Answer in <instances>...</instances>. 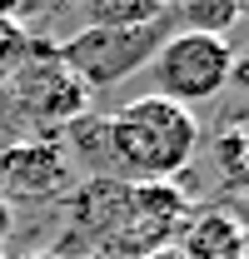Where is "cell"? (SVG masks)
<instances>
[{
  "label": "cell",
  "mask_w": 249,
  "mask_h": 259,
  "mask_svg": "<svg viewBox=\"0 0 249 259\" xmlns=\"http://www.w3.org/2000/svg\"><path fill=\"white\" fill-rule=\"evenodd\" d=\"M199 150L194 110L164 95H140L105 120V160L130 185H175Z\"/></svg>",
  "instance_id": "obj_1"
},
{
  "label": "cell",
  "mask_w": 249,
  "mask_h": 259,
  "mask_svg": "<svg viewBox=\"0 0 249 259\" xmlns=\"http://www.w3.org/2000/svg\"><path fill=\"white\" fill-rule=\"evenodd\" d=\"M145 70L155 80L150 95H164V100H175V105H185V110H194V105H204V100H215V95L229 90L234 50L219 35L175 30V35H164V45L155 50V60L145 65Z\"/></svg>",
  "instance_id": "obj_2"
},
{
  "label": "cell",
  "mask_w": 249,
  "mask_h": 259,
  "mask_svg": "<svg viewBox=\"0 0 249 259\" xmlns=\"http://www.w3.org/2000/svg\"><path fill=\"white\" fill-rule=\"evenodd\" d=\"M159 45H164V20H150L135 30H75L55 45V55L70 65V75L85 90H110L135 70H145Z\"/></svg>",
  "instance_id": "obj_3"
},
{
  "label": "cell",
  "mask_w": 249,
  "mask_h": 259,
  "mask_svg": "<svg viewBox=\"0 0 249 259\" xmlns=\"http://www.w3.org/2000/svg\"><path fill=\"white\" fill-rule=\"evenodd\" d=\"M10 100L45 130H65L85 120L90 90L70 75V65L55 55V45H30L25 60L10 70Z\"/></svg>",
  "instance_id": "obj_4"
},
{
  "label": "cell",
  "mask_w": 249,
  "mask_h": 259,
  "mask_svg": "<svg viewBox=\"0 0 249 259\" xmlns=\"http://www.w3.org/2000/svg\"><path fill=\"white\" fill-rule=\"evenodd\" d=\"M75 185V160L60 140L30 135L0 145V194L5 199H55Z\"/></svg>",
  "instance_id": "obj_5"
},
{
  "label": "cell",
  "mask_w": 249,
  "mask_h": 259,
  "mask_svg": "<svg viewBox=\"0 0 249 259\" xmlns=\"http://www.w3.org/2000/svg\"><path fill=\"white\" fill-rule=\"evenodd\" d=\"M175 249L185 259H244V225L234 214H199L185 225Z\"/></svg>",
  "instance_id": "obj_6"
},
{
  "label": "cell",
  "mask_w": 249,
  "mask_h": 259,
  "mask_svg": "<svg viewBox=\"0 0 249 259\" xmlns=\"http://www.w3.org/2000/svg\"><path fill=\"white\" fill-rule=\"evenodd\" d=\"M80 10H85V30H135L164 20V10H155L150 0H80Z\"/></svg>",
  "instance_id": "obj_7"
},
{
  "label": "cell",
  "mask_w": 249,
  "mask_h": 259,
  "mask_svg": "<svg viewBox=\"0 0 249 259\" xmlns=\"http://www.w3.org/2000/svg\"><path fill=\"white\" fill-rule=\"evenodd\" d=\"M175 10H180L185 30H194V35H219V40L234 30V20L244 15L239 0H175Z\"/></svg>",
  "instance_id": "obj_8"
},
{
  "label": "cell",
  "mask_w": 249,
  "mask_h": 259,
  "mask_svg": "<svg viewBox=\"0 0 249 259\" xmlns=\"http://www.w3.org/2000/svg\"><path fill=\"white\" fill-rule=\"evenodd\" d=\"M215 160H219V175L234 185V190H249V130L229 125L224 135L215 140Z\"/></svg>",
  "instance_id": "obj_9"
},
{
  "label": "cell",
  "mask_w": 249,
  "mask_h": 259,
  "mask_svg": "<svg viewBox=\"0 0 249 259\" xmlns=\"http://www.w3.org/2000/svg\"><path fill=\"white\" fill-rule=\"evenodd\" d=\"M229 80L249 95V50H244V55H234V75H229Z\"/></svg>",
  "instance_id": "obj_10"
},
{
  "label": "cell",
  "mask_w": 249,
  "mask_h": 259,
  "mask_svg": "<svg viewBox=\"0 0 249 259\" xmlns=\"http://www.w3.org/2000/svg\"><path fill=\"white\" fill-rule=\"evenodd\" d=\"M10 229H15V214H10V199L0 194V244L10 239Z\"/></svg>",
  "instance_id": "obj_11"
},
{
  "label": "cell",
  "mask_w": 249,
  "mask_h": 259,
  "mask_svg": "<svg viewBox=\"0 0 249 259\" xmlns=\"http://www.w3.org/2000/svg\"><path fill=\"white\" fill-rule=\"evenodd\" d=\"M20 10H25V0H0V20H15Z\"/></svg>",
  "instance_id": "obj_12"
},
{
  "label": "cell",
  "mask_w": 249,
  "mask_h": 259,
  "mask_svg": "<svg viewBox=\"0 0 249 259\" xmlns=\"http://www.w3.org/2000/svg\"><path fill=\"white\" fill-rule=\"evenodd\" d=\"M145 259H185V254H180V249L170 244V249H155V254H145Z\"/></svg>",
  "instance_id": "obj_13"
},
{
  "label": "cell",
  "mask_w": 249,
  "mask_h": 259,
  "mask_svg": "<svg viewBox=\"0 0 249 259\" xmlns=\"http://www.w3.org/2000/svg\"><path fill=\"white\" fill-rule=\"evenodd\" d=\"M150 5H155V10H170V5H175V0H150Z\"/></svg>",
  "instance_id": "obj_14"
},
{
  "label": "cell",
  "mask_w": 249,
  "mask_h": 259,
  "mask_svg": "<svg viewBox=\"0 0 249 259\" xmlns=\"http://www.w3.org/2000/svg\"><path fill=\"white\" fill-rule=\"evenodd\" d=\"M25 259H60V254H25Z\"/></svg>",
  "instance_id": "obj_15"
},
{
  "label": "cell",
  "mask_w": 249,
  "mask_h": 259,
  "mask_svg": "<svg viewBox=\"0 0 249 259\" xmlns=\"http://www.w3.org/2000/svg\"><path fill=\"white\" fill-rule=\"evenodd\" d=\"M0 259H5V254H0Z\"/></svg>",
  "instance_id": "obj_16"
}]
</instances>
